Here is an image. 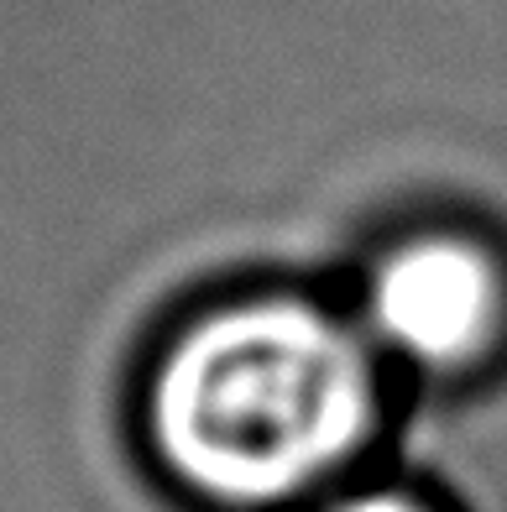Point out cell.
<instances>
[{
    "mask_svg": "<svg viewBox=\"0 0 507 512\" xmlns=\"http://www.w3.org/2000/svg\"><path fill=\"white\" fill-rule=\"evenodd\" d=\"M136 418L178 497L283 512L382 439L377 345L304 288L225 293L157 340Z\"/></svg>",
    "mask_w": 507,
    "mask_h": 512,
    "instance_id": "6da1fadb",
    "label": "cell"
},
{
    "mask_svg": "<svg viewBox=\"0 0 507 512\" xmlns=\"http://www.w3.org/2000/svg\"><path fill=\"white\" fill-rule=\"evenodd\" d=\"M314 512H450V507L408 481H372V486H351L340 497H325Z\"/></svg>",
    "mask_w": 507,
    "mask_h": 512,
    "instance_id": "3957f363",
    "label": "cell"
},
{
    "mask_svg": "<svg viewBox=\"0 0 507 512\" xmlns=\"http://www.w3.org/2000/svg\"><path fill=\"white\" fill-rule=\"evenodd\" d=\"M361 330L434 387H460L507 356V262L476 230H408L361 277Z\"/></svg>",
    "mask_w": 507,
    "mask_h": 512,
    "instance_id": "7a4b0ae2",
    "label": "cell"
}]
</instances>
